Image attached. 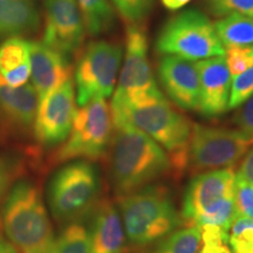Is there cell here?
Wrapping results in <instances>:
<instances>
[{"label":"cell","instance_id":"cell-1","mask_svg":"<svg viewBox=\"0 0 253 253\" xmlns=\"http://www.w3.org/2000/svg\"><path fill=\"white\" fill-rule=\"evenodd\" d=\"M109 149L110 179L118 197L171 173L169 156L163 148L128 121L113 125Z\"/></svg>","mask_w":253,"mask_h":253},{"label":"cell","instance_id":"cell-2","mask_svg":"<svg viewBox=\"0 0 253 253\" xmlns=\"http://www.w3.org/2000/svg\"><path fill=\"white\" fill-rule=\"evenodd\" d=\"M122 121L131 123L163 148L176 177H181L188 169L192 125L185 115L172 108L166 96L142 101L113 114V125Z\"/></svg>","mask_w":253,"mask_h":253},{"label":"cell","instance_id":"cell-3","mask_svg":"<svg viewBox=\"0 0 253 253\" xmlns=\"http://www.w3.org/2000/svg\"><path fill=\"white\" fill-rule=\"evenodd\" d=\"M6 238L18 253H49L54 233L39 189L21 181L9 190L1 210Z\"/></svg>","mask_w":253,"mask_h":253},{"label":"cell","instance_id":"cell-4","mask_svg":"<svg viewBox=\"0 0 253 253\" xmlns=\"http://www.w3.org/2000/svg\"><path fill=\"white\" fill-rule=\"evenodd\" d=\"M118 204L126 236L134 248L156 242L183 226L166 186L147 185L119 196Z\"/></svg>","mask_w":253,"mask_h":253},{"label":"cell","instance_id":"cell-5","mask_svg":"<svg viewBox=\"0 0 253 253\" xmlns=\"http://www.w3.org/2000/svg\"><path fill=\"white\" fill-rule=\"evenodd\" d=\"M157 53L188 61L225 55L213 24L198 9H186L164 24L155 43Z\"/></svg>","mask_w":253,"mask_h":253},{"label":"cell","instance_id":"cell-6","mask_svg":"<svg viewBox=\"0 0 253 253\" xmlns=\"http://www.w3.org/2000/svg\"><path fill=\"white\" fill-rule=\"evenodd\" d=\"M113 135L110 107L104 99H94L75 112L65 142L50 155L53 166L72 160H99L106 154Z\"/></svg>","mask_w":253,"mask_h":253},{"label":"cell","instance_id":"cell-7","mask_svg":"<svg viewBox=\"0 0 253 253\" xmlns=\"http://www.w3.org/2000/svg\"><path fill=\"white\" fill-rule=\"evenodd\" d=\"M99 177L93 164L79 161L61 168L48 189L50 211L56 221L71 224L89 216L97 204Z\"/></svg>","mask_w":253,"mask_h":253},{"label":"cell","instance_id":"cell-8","mask_svg":"<svg viewBox=\"0 0 253 253\" xmlns=\"http://www.w3.org/2000/svg\"><path fill=\"white\" fill-rule=\"evenodd\" d=\"M148 50L149 42L144 28L141 25L126 27L125 63L109 106L112 115L131 104L164 96L154 78Z\"/></svg>","mask_w":253,"mask_h":253},{"label":"cell","instance_id":"cell-9","mask_svg":"<svg viewBox=\"0 0 253 253\" xmlns=\"http://www.w3.org/2000/svg\"><path fill=\"white\" fill-rule=\"evenodd\" d=\"M74 69L77 103L84 106L94 99H106L115 87L123 49L106 40L91 41L80 50Z\"/></svg>","mask_w":253,"mask_h":253},{"label":"cell","instance_id":"cell-10","mask_svg":"<svg viewBox=\"0 0 253 253\" xmlns=\"http://www.w3.org/2000/svg\"><path fill=\"white\" fill-rule=\"evenodd\" d=\"M253 147L239 130L203 125L192 126L189 142V168L194 172L232 168Z\"/></svg>","mask_w":253,"mask_h":253},{"label":"cell","instance_id":"cell-11","mask_svg":"<svg viewBox=\"0 0 253 253\" xmlns=\"http://www.w3.org/2000/svg\"><path fill=\"white\" fill-rule=\"evenodd\" d=\"M77 112L74 84L69 79L39 101L33 137L39 147H55L65 142Z\"/></svg>","mask_w":253,"mask_h":253},{"label":"cell","instance_id":"cell-12","mask_svg":"<svg viewBox=\"0 0 253 253\" xmlns=\"http://www.w3.org/2000/svg\"><path fill=\"white\" fill-rule=\"evenodd\" d=\"M86 32L75 0H46L43 43L71 56L81 50Z\"/></svg>","mask_w":253,"mask_h":253},{"label":"cell","instance_id":"cell-13","mask_svg":"<svg viewBox=\"0 0 253 253\" xmlns=\"http://www.w3.org/2000/svg\"><path fill=\"white\" fill-rule=\"evenodd\" d=\"M236 172L232 168L199 173L186 189L181 217L183 226H195L196 220L205 211L224 199L235 196Z\"/></svg>","mask_w":253,"mask_h":253},{"label":"cell","instance_id":"cell-14","mask_svg":"<svg viewBox=\"0 0 253 253\" xmlns=\"http://www.w3.org/2000/svg\"><path fill=\"white\" fill-rule=\"evenodd\" d=\"M39 96L32 84L9 87L0 77V130L7 138L33 134Z\"/></svg>","mask_w":253,"mask_h":253},{"label":"cell","instance_id":"cell-15","mask_svg":"<svg viewBox=\"0 0 253 253\" xmlns=\"http://www.w3.org/2000/svg\"><path fill=\"white\" fill-rule=\"evenodd\" d=\"M199 74L197 110L205 118H217L229 110L231 77L225 56L201 60L196 63Z\"/></svg>","mask_w":253,"mask_h":253},{"label":"cell","instance_id":"cell-16","mask_svg":"<svg viewBox=\"0 0 253 253\" xmlns=\"http://www.w3.org/2000/svg\"><path fill=\"white\" fill-rule=\"evenodd\" d=\"M162 88L179 108L197 110L199 102V74L196 63L172 55H164L157 66Z\"/></svg>","mask_w":253,"mask_h":253},{"label":"cell","instance_id":"cell-17","mask_svg":"<svg viewBox=\"0 0 253 253\" xmlns=\"http://www.w3.org/2000/svg\"><path fill=\"white\" fill-rule=\"evenodd\" d=\"M31 80L39 100L63 82L72 79L69 56L62 54L42 41H31Z\"/></svg>","mask_w":253,"mask_h":253},{"label":"cell","instance_id":"cell-18","mask_svg":"<svg viewBox=\"0 0 253 253\" xmlns=\"http://www.w3.org/2000/svg\"><path fill=\"white\" fill-rule=\"evenodd\" d=\"M90 216L89 253H125V230L112 201L103 198L97 202Z\"/></svg>","mask_w":253,"mask_h":253},{"label":"cell","instance_id":"cell-19","mask_svg":"<svg viewBox=\"0 0 253 253\" xmlns=\"http://www.w3.org/2000/svg\"><path fill=\"white\" fill-rule=\"evenodd\" d=\"M40 21V12L34 0H0V39L36 33Z\"/></svg>","mask_w":253,"mask_h":253},{"label":"cell","instance_id":"cell-20","mask_svg":"<svg viewBox=\"0 0 253 253\" xmlns=\"http://www.w3.org/2000/svg\"><path fill=\"white\" fill-rule=\"evenodd\" d=\"M31 41L8 38L0 43V77L9 87H21L31 79Z\"/></svg>","mask_w":253,"mask_h":253},{"label":"cell","instance_id":"cell-21","mask_svg":"<svg viewBox=\"0 0 253 253\" xmlns=\"http://www.w3.org/2000/svg\"><path fill=\"white\" fill-rule=\"evenodd\" d=\"M201 246V229L196 226H184L156 242L135 246L129 253H197Z\"/></svg>","mask_w":253,"mask_h":253},{"label":"cell","instance_id":"cell-22","mask_svg":"<svg viewBox=\"0 0 253 253\" xmlns=\"http://www.w3.org/2000/svg\"><path fill=\"white\" fill-rule=\"evenodd\" d=\"M218 39L224 48L253 46V18L230 14L213 24Z\"/></svg>","mask_w":253,"mask_h":253},{"label":"cell","instance_id":"cell-23","mask_svg":"<svg viewBox=\"0 0 253 253\" xmlns=\"http://www.w3.org/2000/svg\"><path fill=\"white\" fill-rule=\"evenodd\" d=\"M84 27L90 36L106 33L115 23V12L109 0H75Z\"/></svg>","mask_w":253,"mask_h":253},{"label":"cell","instance_id":"cell-24","mask_svg":"<svg viewBox=\"0 0 253 253\" xmlns=\"http://www.w3.org/2000/svg\"><path fill=\"white\" fill-rule=\"evenodd\" d=\"M49 253H89V232L81 221L68 224L54 239Z\"/></svg>","mask_w":253,"mask_h":253},{"label":"cell","instance_id":"cell-25","mask_svg":"<svg viewBox=\"0 0 253 253\" xmlns=\"http://www.w3.org/2000/svg\"><path fill=\"white\" fill-rule=\"evenodd\" d=\"M238 217L239 214L236 208L235 196H233V197L224 199L216 207L211 208L210 210L202 213L196 220L195 226L199 227V229L203 226H217L229 231L233 221Z\"/></svg>","mask_w":253,"mask_h":253},{"label":"cell","instance_id":"cell-26","mask_svg":"<svg viewBox=\"0 0 253 253\" xmlns=\"http://www.w3.org/2000/svg\"><path fill=\"white\" fill-rule=\"evenodd\" d=\"M110 2L126 26H131L142 24L150 13L155 0H110Z\"/></svg>","mask_w":253,"mask_h":253},{"label":"cell","instance_id":"cell-27","mask_svg":"<svg viewBox=\"0 0 253 253\" xmlns=\"http://www.w3.org/2000/svg\"><path fill=\"white\" fill-rule=\"evenodd\" d=\"M232 253H253V219L238 217L230 227Z\"/></svg>","mask_w":253,"mask_h":253},{"label":"cell","instance_id":"cell-28","mask_svg":"<svg viewBox=\"0 0 253 253\" xmlns=\"http://www.w3.org/2000/svg\"><path fill=\"white\" fill-rule=\"evenodd\" d=\"M201 253H232L230 246L229 231L217 226H203L201 227Z\"/></svg>","mask_w":253,"mask_h":253},{"label":"cell","instance_id":"cell-29","mask_svg":"<svg viewBox=\"0 0 253 253\" xmlns=\"http://www.w3.org/2000/svg\"><path fill=\"white\" fill-rule=\"evenodd\" d=\"M253 95V65L231 81L229 109H236L242 106Z\"/></svg>","mask_w":253,"mask_h":253},{"label":"cell","instance_id":"cell-30","mask_svg":"<svg viewBox=\"0 0 253 253\" xmlns=\"http://www.w3.org/2000/svg\"><path fill=\"white\" fill-rule=\"evenodd\" d=\"M205 4L214 17L236 13L253 18V0H205Z\"/></svg>","mask_w":253,"mask_h":253},{"label":"cell","instance_id":"cell-31","mask_svg":"<svg viewBox=\"0 0 253 253\" xmlns=\"http://www.w3.org/2000/svg\"><path fill=\"white\" fill-rule=\"evenodd\" d=\"M225 61L231 77L235 78L253 65V46L231 47L225 52Z\"/></svg>","mask_w":253,"mask_h":253},{"label":"cell","instance_id":"cell-32","mask_svg":"<svg viewBox=\"0 0 253 253\" xmlns=\"http://www.w3.org/2000/svg\"><path fill=\"white\" fill-rule=\"evenodd\" d=\"M235 203L239 217L253 219V184L236 175Z\"/></svg>","mask_w":253,"mask_h":253},{"label":"cell","instance_id":"cell-33","mask_svg":"<svg viewBox=\"0 0 253 253\" xmlns=\"http://www.w3.org/2000/svg\"><path fill=\"white\" fill-rule=\"evenodd\" d=\"M20 169L8 157L0 156V204L9 192V186L17 178Z\"/></svg>","mask_w":253,"mask_h":253},{"label":"cell","instance_id":"cell-34","mask_svg":"<svg viewBox=\"0 0 253 253\" xmlns=\"http://www.w3.org/2000/svg\"><path fill=\"white\" fill-rule=\"evenodd\" d=\"M238 108L233 116V123L240 132L253 141V95Z\"/></svg>","mask_w":253,"mask_h":253},{"label":"cell","instance_id":"cell-35","mask_svg":"<svg viewBox=\"0 0 253 253\" xmlns=\"http://www.w3.org/2000/svg\"><path fill=\"white\" fill-rule=\"evenodd\" d=\"M236 175L242 177L246 182L253 184V148L250 149L248 154L245 155V157L243 158L238 172Z\"/></svg>","mask_w":253,"mask_h":253},{"label":"cell","instance_id":"cell-36","mask_svg":"<svg viewBox=\"0 0 253 253\" xmlns=\"http://www.w3.org/2000/svg\"><path fill=\"white\" fill-rule=\"evenodd\" d=\"M191 0H161L164 8H167L168 11H178L184 7L185 5H188Z\"/></svg>","mask_w":253,"mask_h":253},{"label":"cell","instance_id":"cell-37","mask_svg":"<svg viewBox=\"0 0 253 253\" xmlns=\"http://www.w3.org/2000/svg\"><path fill=\"white\" fill-rule=\"evenodd\" d=\"M0 253H18L9 240L2 235H0Z\"/></svg>","mask_w":253,"mask_h":253}]
</instances>
